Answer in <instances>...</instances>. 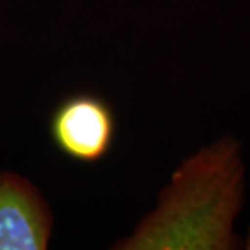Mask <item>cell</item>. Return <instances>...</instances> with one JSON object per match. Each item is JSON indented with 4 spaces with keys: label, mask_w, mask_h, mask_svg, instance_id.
Instances as JSON below:
<instances>
[{
    "label": "cell",
    "mask_w": 250,
    "mask_h": 250,
    "mask_svg": "<svg viewBox=\"0 0 250 250\" xmlns=\"http://www.w3.org/2000/svg\"><path fill=\"white\" fill-rule=\"evenodd\" d=\"M243 192L241 145L224 135L182 163L160 193L157 210L114 249H238L233 221Z\"/></svg>",
    "instance_id": "cell-1"
},
{
    "label": "cell",
    "mask_w": 250,
    "mask_h": 250,
    "mask_svg": "<svg viewBox=\"0 0 250 250\" xmlns=\"http://www.w3.org/2000/svg\"><path fill=\"white\" fill-rule=\"evenodd\" d=\"M117 116L110 102L92 92L62 99L49 117V136L56 150L81 164H96L111 152Z\"/></svg>",
    "instance_id": "cell-2"
},
{
    "label": "cell",
    "mask_w": 250,
    "mask_h": 250,
    "mask_svg": "<svg viewBox=\"0 0 250 250\" xmlns=\"http://www.w3.org/2000/svg\"><path fill=\"white\" fill-rule=\"evenodd\" d=\"M53 214L39 189L13 171H0V250H45Z\"/></svg>",
    "instance_id": "cell-3"
},
{
    "label": "cell",
    "mask_w": 250,
    "mask_h": 250,
    "mask_svg": "<svg viewBox=\"0 0 250 250\" xmlns=\"http://www.w3.org/2000/svg\"><path fill=\"white\" fill-rule=\"evenodd\" d=\"M245 249L250 250V228H249V233H248V239L245 242Z\"/></svg>",
    "instance_id": "cell-4"
}]
</instances>
